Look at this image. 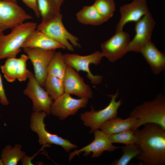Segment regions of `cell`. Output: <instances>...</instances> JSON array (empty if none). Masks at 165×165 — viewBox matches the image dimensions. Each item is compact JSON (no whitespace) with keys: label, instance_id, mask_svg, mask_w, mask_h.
<instances>
[{"label":"cell","instance_id":"16","mask_svg":"<svg viewBox=\"0 0 165 165\" xmlns=\"http://www.w3.org/2000/svg\"><path fill=\"white\" fill-rule=\"evenodd\" d=\"M64 92L80 98H92L93 92L90 87L84 81L76 71L68 66L63 79Z\"/></svg>","mask_w":165,"mask_h":165},{"label":"cell","instance_id":"29","mask_svg":"<svg viewBox=\"0 0 165 165\" xmlns=\"http://www.w3.org/2000/svg\"><path fill=\"white\" fill-rule=\"evenodd\" d=\"M28 7L34 12L36 16L39 18L40 15L38 10L37 0H21Z\"/></svg>","mask_w":165,"mask_h":165},{"label":"cell","instance_id":"25","mask_svg":"<svg viewBox=\"0 0 165 165\" xmlns=\"http://www.w3.org/2000/svg\"><path fill=\"white\" fill-rule=\"evenodd\" d=\"M44 87L53 101L64 92L63 80L52 75H47Z\"/></svg>","mask_w":165,"mask_h":165},{"label":"cell","instance_id":"15","mask_svg":"<svg viewBox=\"0 0 165 165\" xmlns=\"http://www.w3.org/2000/svg\"><path fill=\"white\" fill-rule=\"evenodd\" d=\"M28 59L27 56L25 54H22L19 58H7L0 68L8 82H12L16 79L21 82L28 79L30 71L27 69L26 64Z\"/></svg>","mask_w":165,"mask_h":165},{"label":"cell","instance_id":"18","mask_svg":"<svg viewBox=\"0 0 165 165\" xmlns=\"http://www.w3.org/2000/svg\"><path fill=\"white\" fill-rule=\"evenodd\" d=\"M27 47L38 48L46 50L66 49L61 43L37 29L31 33L22 46V48Z\"/></svg>","mask_w":165,"mask_h":165},{"label":"cell","instance_id":"14","mask_svg":"<svg viewBox=\"0 0 165 165\" xmlns=\"http://www.w3.org/2000/svg\"><path fill=\"white\" fill-rule=\"evenodd\" d=\"M94 140L88 145L78 150L75 149L69 155V160L70 161L75 155L83 152L84 156H88L91 153V157L97 158L100 157L105 151L111 152L121 148L119 146L113 145L108 138V135L99 129L95 130L94 132Z\"/></svg>","mask_w":165,"mask_h":165},{"label":"cell","instance_id":"10","mask_svg":"<svg viewBox=\"0 0 165 165\" xmlns=\"http://www.w3.org/2000/svg\"><path fill=\"white\" fill-rule=\"evenodd\" d=\"M23 49L32 64L35 78L39 84L44 87L48 75V68L55 50H46L35 48Z\"/></svg>","mask_w":165,"mask_h":165},{"label":"cell","instance_id":"13","mask_svg":"<svg viewBox=\"0 0 165 165\" xmlns=\"http://www.w3.org/2000/svg\"><path fill=\"white\" fill-rule=\"evenodd\" d=\"M130 35L123 31L116 32L112 37L101 45L102 56L110 61L114 62L128 52Z\"/></svg>","mask_w":165,"mask_h":165},{"label":"cell","instance_id":"30","mask_svg":"<svg viewBox=\"0 0 165 165\" xmlns=\"http://www.w3.org/2000/svg\"><path fill=\"white\" fill-rule=\"evenodd\" d=\"M0 97L1 104L3 105H7L9 102L6 96L3 86L2 77L0 74Z\"/></svg>","mask_w":165,"mask_h":165},{"label":"cell","instance_id":"27","mask_svg":"<svg viewBox=\"0 0 165 165\" xmlns=\"http://www.w3.org/2000/svg\"><path fill=\"white\" fill-rule=\"evenodd\" d=\"M93 5L99 13L107 21L113 16L115 11L114 0H95Z\"/></svg>","mask_w":165,"mask_h":165},{"label":"cell","instance_id":"9","mask_svg":"<svg viewBox=\"0 0 165 165\" xmlns=\"http://www.w3.org/2000/svg\"><path fill=\"white\" fill-rule=\"evenodd\" d=\"M28 79V81L23 93L31 100L33 111L44 112L50 114L53 100L38 83L31 71L29 72Z\"/></svg>","mask_w":165,"mask_h":165},{"label":"cell","instance_id":"7","mask_svg":"<svg viewBox=\"0 0 165 165\" xmlns=\"http://www.w3.org/2000/svg\"><path fill=\"white\" fill-rule=\"evenodd\" d=\"M63 56L68 66L72 68L77 72L82 71L86 72L87 78L91 83L95 85L101 83L103 76L94 75L89 68L91 64L97 65L100 63L103 57L101 51L97 50L86 56L66 53L63 54Z\"/></svg>","mask_w":165,"mask_h":165},{"label":"cell","instance_id":"4","mask_svg":"<svg viewBox=\"0 0 165 165\" xmlns=\"http://www.w3.org/2000/svg\"><path fill=\"white\" fill-rule=\"evenodd\" d=\"M47 115L44 112H33L31 116L30 127L38 136V143L46 147H50L51 144L60 146L68 152L76 148L77 146L76 145L72 144L68 139L51 133L46 130L44 121Z\"/></svg>","mask_w":165,"mask_h":165},{"label":"cell","instance_id":"12","mask_svg":"<svg viewBox=\"0 0 165 165\" xmlns=\"http://www.w3.org/2000/svg\"><path fill=\"white\" fill-rule=\"evenodd\" d=\"M155 24L150 12L136 22L135 26L136 34L130 42L128 52L140 53L142 49L151 41V37Z\"/></svg>","mask_w":165,"mask_h":165},{"label":"cell","instance_id":"32","mask_svg":"<svg viewBox=\"0 0 165 165\" xmlns=\"http://www.w3.org/2000/svg\"><path fill=\"white\" fill-rule=\"evenodd\" d=\"M57 6L60 8L61 6L65 0H54Z\"/></svg>","mask_w":165,"mask_h":165},{"label":"cell","instance_id":"23","mask_svg":"<svg viewBox=\"0 0 165 165\" xmlns=\"http://www.w3.org/2000/svg\"><path fill=\"white\" fill-rule=\"evenodd\" d=\"M68 66L60 52H55L48 66V75L55 76L62 80L65 75Z\"/></svg>","mask_w":165,"mask_h":165},{"label":"cell","instance_id":"33","mask_svg":"<svg viewBox=\"0 0 165 165\" xmlns=\"http://www.w3.org/2000/svg\"><path fill=\"white\" fill-rule=\"evenodd\" d=\"M0 1H11L16 2V0H0Z\"/></svg>","mask_w":165,"mask_h":165},{"label":"cell","instance_id":"24","mask_svg":"<svg viewBox=\"0 0 165 165\" xmlns=\"http://www.w3.org/2000/svg\"><path fill=\"white\" fill-rule=\"evenodd\" d=\"M37 4L41 23L50 20L61 13L54 0H37Z\"/></svg>","mask_w":165,"mask_h":165},{"label":"cell","instance_id":"2","mask_svg":"<svg viewBox=\"0 0 165 165\" xmlns=\"http://www.w3.org/2000/svg\"><path fill=\"white\" fill-rule=\"evenodd\" d=\"M130 117L137 120L136 130L148 123H155L165 130V96L159 93L154 99L145 102L136 107Z\"/></svg>","mask_w":165,"mask_h":165},{"label":"cell","instance_id":"6","mask_svg":"<svg viewBox=\"0 0 165 165\" xmlns=\"http://www.w3.org/2000/svg\"><path fill=\"white\" fill-rule=\"evenodd\" d=\"M36 28L63 45L70 51H74V47H81L78 38L69 32L65 27L61 13L50 20L41 22Z\"/></svg>","mask_w":165,"mask_h":165},{"label":"cell","instance_id":"31","mask_svg":"<svg viewBox=\"0 0 165 165\" xmlns=\"http://www.w3.org/2000/svg\"><path fill=\"white\" fill-rule=\"evenodd\" d=\"M39 152V151H38ZM38 152L34 155L33 156L30 157L27 156L26 154L24 156L22 159L21 160L22 165H34L32 162V160L34 157L35 156Z\"/></svg>","mask_w":165,"mask_h":165},{"label":"cell","instance_id":"19","mask_svg":"<svg viewBox=\"0 0 165 165\" xmlns=\"http://www.w3.org/2000/svg\"><path fill=\"white\" fill-rule=\"evenodd\" d=\"M140 53L154 74H159L165 69V54L160 51L152 41L143 47Z\"/></svg>","mask_w":165,"mask_h":165},{"label":"cell","instance_id":"11","mask_svg":"<svg viewBox=\"0 0 165 165\" xmlns=\"http://www.w3.org/2000/svg\"><path fill=\"white\" fill-rule=\"evenodd\" d=\"M89 99L86 98H74L69 94L64 92L53 101L50 114L60 120H64L70 116L75 114L79 109L85 107Z\"/></svg>","mask_w":165,"mask_h":165},{"label":"cell","instance_id":"26","mask_svg":"<svg viewBox=\"0 0 165 165\" xmlns=\"http://www.w3.org/2000/svg\"><path fill=\"white\" fill-rule=\"evenodd\" d=\"M123 155L118 160L111 163L112 165H127L133 158L137 156L140 153L138 147L135 144L125 145L121 147Z\"/></svg>","mask_w":165,"mask_h":165},{"label":"cell","instance_id":"1","mask_svg":"<svg viewBox=\"0 0 165 165\" xmlns=\"http://www.w3.org/2000/svg\"><path fill=\"white\" fill-rule=\"evenodd\" d=\"M134 130L135 144L140 153L134 158L140 165H162L165 163V130L158 124L148 123Z\"/></svg>","mask_w":165,"mask_h":165},{"label":"cell","instance_id":"22","mask_svg":"<svg viewBox=\"0 0 165 165\" xmlns=\"http://www.w3.org/2000/svg\"><path fill=\"white\" fill-rule=\"evenodd\" d=\"M20 144H16L14 147L9 144L1 151V158L4 165H16L25 155L21 149Z\"/></svg>","mask_w":165,"mask_h":165},{"label":"cell","instance_id":"8","mask_svg":"<svg viewBox=\"0 0 165 165\" xmlns=\"http://www.w3.org/2000/svg\"><path fill=\"white\" fill-rule=\"evenodd\" d=\"M32 19L16 2L0 1V33Z\"/></svg>","mask_w":165,"mask_h":165},{"label":"cell","instance_id":"21","mask_svg":"<svg viewBox=\"0 0 165 165\" xmlns=\"http://www.w3.org/2000/svg\"><path fill=\"white\" fill-rule=\"evenodd\" d=\"M76 16L79 23L86 25L98 26L107 21L99 13L93 4L83 6L77 13Z\"/></svg>","mask_w":165,"mask_h":165},{"label":"cell","instance_id":"34","mask_svg":"<svg viewBox=\"0 0 165 165\" xmlns=\"http://www.w3.org/2000/svg\"><path fill=\"white\" fill-rule=\"evenodd\" d=\"M0 165H4V163L2 161V160L0 157Z\"/></svg>","mask_w":165,"mask_h":165},{"label":"cell","instance_id":"35","mask_svg":"<svg viewBox=\"0 0 165 165\" xmlns=\"http://www.w3.org/2000/svg\"><path fill=\"white\" fill-rule=\"evenodd\" d=\"M0 104H1V100L0 97Z\"/></svg>","mask_w":165,"mask_h":165},{"label":"cell","instance_id":"3","mask_svg":"<svg viewBox=\"0 0 165 165\" xmlns=\"http://www.w3.org/2000/svg\"><path fill=\"white\" fill-rule=\"evenodd\" d=\"M37 26L35 22H24L13 28L8 34L0 33V60L16 57L27 38Z\"/></svg>","mask_w":165,"mask_h":165},{"label":"cell","instance_id":"17","mask_svg":"<svg viewBox=\"0 0 165 165\" xmlns=\"http://www.w3.org/2000/svg\"><path fill=\"white\" fill-rule=\"evenodd\" d=\"M149 12L146 0H133L123 5L120 8L121 17L116 25V32L123 31L127 23L136 22Z\"/></svg>","mask_w":165,"mask_h":165},{"label":"cell","instance_id":"20","mask_svg":"<svg viewBox=\"0 0 165 165\" xmlns=\"http://www.w3.org/2000/svg\"><path fill=\"white\" fill-rule=\"evenodd\" d=\"M137 120L129 117L122 119L117 116L112 118L104 123L100 129L107 135L118 133L129 130H136Z\"/></svg>","mask_w":165,"mask_h":165},{"label":"cell","instance_id":"28","mask_svg":"<svg viewBox=\"0 0 165 165\" xmlns=\"http://www.w3.org/2000/svg\"><path fill=\"white\" fill-rule=\"evenodd\" d=\"M134 130H129L122 132L107 135L111 143H119L125 145L135 144L137 138L134 134Z\"/></svg>","mask_w":165,"mask_h":165},{"label":"cell","instance_id":"5","mask_svg":"<svg viewBox=\"0 0 165 165\" xmlns=\"http://www.w3.org/2000/svg\"><path fill=\"white\" fill-rule=\"evenodd\" d=\"M119 94L118 90L115 94L109 95L111 98L110 101L104 108L96 111L91 106L90 111H86L80 114V118L84 125L90 128V133L100 129L107 121L117 116L118 109L122 104L120 100L116 101Z\"/></svg>","mask_w":165,"mask_h":165}]
</instances>
